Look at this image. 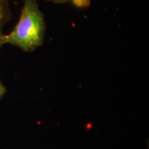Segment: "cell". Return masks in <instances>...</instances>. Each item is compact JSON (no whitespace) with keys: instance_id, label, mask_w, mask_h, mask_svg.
Segmentation results:
<instances>
[{"instance_id":"1","label":"cell","mask_w":149,"mask_h":149,"mask_svg":"<svg viewBox=\"0 0 149 149\" xmlns=\"http://www.w3.org/2000/svg\"><path fill=\"white\" fill-rule=\"evenodd\" d=\"M45 32L44 16L35 0H24L18 23L8 35L5 44H9L31 52L42 44Z\"/></svg>"},{"instance_id":"2","label":"cell","mask_w":149,"mask_h":149,"mask_svg":"<svg viewBox=\"0 0 149 149\" xmlns=\"http://www.w3.org/2000/svg\"><path fill=\"white\" fill-rule=\"evenodd\" d=\"M7 16H8V10H7L6 3L5 0H0V28L6 21Z\"/></svg>"},{"instance_id":"3","label":"cell","mask_w":149,"mask_h":149,"mask_svg":"<svg viewBox=\"0 0 149 149\" xmlns=\"http://www.w3.org/2000/svg\"><path fill=\"white\" fill-rule=\"evenodd\" d=\"M57 3H64L71 1L74 5L79 7H85L89 4L88 0H48Z\"/></svg>"},{"instance_id":"4","label":"cell","mask_w":149,"mask_h":149,"mask_svg":"<svg viewBox=\"0 0 149 149\" xmlns=\"http://www.w3.org/2000/svg\"><path fill=\"white\" fill-rule=\"evenodd\" d=\"M6 93V89L5 86L3 85V84L1 83V80H0V99Z\"/></svg>"},{"instance_id":"5","label":"cell","mask_w":149,"mask_h":149,"mask_svg":"<svg viewBox=\"0 0 149 149\" xmlns=\"http://www.w3.org/2000/svg\"><path fill=\"white\" fill-rule=\"evenodd\" d=\"M4 37L5 35H3L2 33L1 32V31H0V48H1L3 44H5Z\"/></svg>"}]
</instances>
